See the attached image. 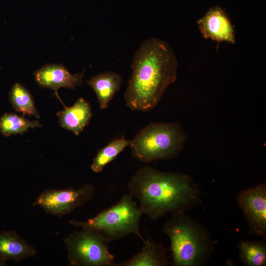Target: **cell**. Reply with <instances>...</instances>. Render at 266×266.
<instances>
[{"mask_svg":"<svg viewBox=\"0 0 266 266\" xmlns=\"http://www.w3.org/2000/svg\"><path fill=\"white\" fill-rule=\"evenodd\" d=\"M177 67L176 57L167 42L157 37L143 41L131 64L132 75L124 94L126 105L142 112L154 108L175 81Z\"/></svg>","mask_w":266,"mask_h":266,"instance_id":"1","label":"cell"},{"mask_svg":"<svg viewBox=\"0 0 266 266\" xmlns=\"http://www.w3.org/2000/svg\"><path fill=\"white\" fill-rule=\"evenodd\" d=\"M187 136L177 123L154 122L142 128L130 140L133 156L145 163L177 157Z\"/></svg>","mask_w":266,"mask_h":266,"instance_id":"4","label":"cell"},{"mask_svg":"<svg viewBox=\"0 0 266 266\" xmlns=\"http://www.w3.org/2000/svg\"><path fill=\"white\" fill-rule=\"evenodd\" d=\"M143 214L139 206L130 194H125L118 202L86 221L69 220L71 225L95 231L107 241H115L130 233L137 235L144 243L146 241L139 231Z\"/></svg>","mask_w":266,"mask_h":266,"instance_id":"5","label":"cell"},{"mask_svg":"<svg viewBox=\"0 0 266 266\" xmlns=\"http://www.w3.org/2000/svg\"><path fill=\"white\" fill-rule=\"evenodd\" d=\"M122 82V76L112 71L97 74L86 81L94 90L101 109L107 107L109 102L119 90Z\"/></svg>","mask_w":266,"mask_h":266,"instance_id":"13","label":"cell"},{"mask_svg":"<svg viewBox=\"0 0 266 266\" xmlns=\"http://www.w3.org/2000/svg\"><path fill=\"white\" fill-rule=\"evenodd\" d=\"M199 28L205 39L221 42L235 43L234 31L228 16L220 7L210 8L197 21Z\"/></svg>","mask_w":266,"mask_h":266,"instance_id":"10","label":"cell"},{"mask_svg":"<svg viewBox=\"0 0 266 266\" xmlns=\"http://www.w3.org/2000/svg\"><path fill=\"white\" fill-rule=\"evenodd\" d=\"M95 191L94 186L90 184H84L77 189H47L39 194L33 205L61 217L92 200Z\"/></svg>","mask_w":266,"mask_h":266,"instance_id":"7","label":"cell"},{"mask_svg":"<svg viewBox=\"0 0 266 266\" xmlns=\"http://www.w3.org/2000/svg\"><path fill=\"white\" fill-rule=\"evenodd\" d=\"M70 266H115V256L103 237L88 228L70 233L63 239Z\"/></svg>","mask_w":266,"mask_h":266,"instance_id":"6","label":"cell"},{"mask_svg":"<svg viewBox=\"0 0 266 266\" xmlns=\"http://www.w3.org/2000/svg\"><path fill=\"white\" fill-rule=\"evenodd\" d=\"M143 243L140 252L115 266H167L169 264L167 250L162 244L149 239Z\"/></svg>","mask_w":266,"mask_h":266,"instance_id":"14","label":"cell"},{"mask_svg":"<svg viewBox=\"0 0 266 266\" xmlns=\"http://www.w3.org/2000/svg\"><path fill=\"white\" fill-rule=\"evenodd\" d=\"M6 265V261L0 258V266H4Z\"/></svg>","mask_w":266,"mask_h":266,"instance_id":"19","label":"cell"},{"mask_svg":"<svg viewBox=\"0 0 266 266\" xmlns=\"http://www.w3.org/2000/svg\"><path fill=\"white\" fill-rule=\"evenodd\" d=\"M238 205L248 224V233L266 238V184L243 190L237 196Z\"/></svg>","mask_w":266,"mask_h":266,"instance_id":"8","label":"cell"},{"mask_svg":"<svg viewBox=\"0 0 266 266\" xmlns=\"http://www.w3.org/2000/svg\"><path fill=\"white\" fill-rule=\"evenodd\" d=\"M36 120H30L14 113H5L0 118V133L5 136L23 134L30 129L41 127Z\"/></svg>","mask_w":266,"mask_h":266,"instance_id":"16","label":"cell"},{"mask_svg":"<svg viewBox=\"0 0 266 266\" xmlns=\"http://www.w3.org/2000/svg\"><path fill=\"white\" fill-rule=\"evenodd\" d=\"M9 99L16 111L29 116L40 118L32 96L22 84L16 83L13 85L9 93Z\"/></svg>","mask_w":266,"mask_h":266,"instance_id":"17","label":"cell"},{"mask_svg":"<svg viewBox=\"0 0 266 266\" xmlns=\"http://www.w3.org/2000/svg\"><path fill=\"white\" fill-rule=\"evenodd\" d=\"M239 259L245 266H266V242L241 240L237 244Z\"/></svg>","mask_w":266,"mask_h":266,"instance_id":"15","label":"cell"},{"mask_svg":"<svg viewBox=\"0 0 266 266\" xmlns=\"http://www.w3.org/2000/svg\"><path fill=\"white\" fill-rule=\"evenodd\" d=\"M64 109L57 113L60 126L76 135H79L88 124L92 117L90 103L83 98H79L70 106L63 104Z\"/></svg>","mask_w":266,"mask_h":266,"instance_id":"12","label":"cell"},{"mask_svg":"<svg viewBox=\"0 0 266 266\" xmlns=\"http://www.w3.org/2000/svg\"><path fill=\"white\" fill-rule=\"evenodd\" d=\"M185 212L172 214L163 227L170 240L171 263L174 266H204L213 253V241L208 230Z\"/></svg>","mask_w":266,"mask_h":266,"instance_id":"3","label":"cell"},{"mask_svg":"<svg viewBox=\"0 0 266 266\" xmlns=\"http://www.w3.org/2000/svg\"><path fill=\"white\" fill-rule=\"evenodd\" d=\"M129 144L130 140L124 137L112 140L98 152L91 166L92 170L96 173L101 172L105 166L113 161Z\"/></svg>","mask_w":266,"mask_h":266,"instance_id":"18","label":"cell"},{"mask_svg":"<svg viewBox=\"0 0 266 266\" xmlns=\"http://www.w3.org/2000/svg\"><path fill=\"white\" fill-rule=\"evenodd\" d=\"M128 188L129 194L138 200L142 213L153 220L201 203L198 185L191 176L179 172L145 166L131 178Z\"/></svg>","mask_w":266,"mask_h":266,"instance_id":"2","label":"cell"},{"mask_svg":"<svg viewBox=\"0 0 266 266\" xmlns=\"http://www.w3.org/2000/svg\"><path fill=\"white\" fill-rule=\"evenodd\" d=\"M34 79L39 86L54 90L57 98L62 101L58 90L62 87L74 89L82 85L84 71L81 73L71 74L61 64H46L35 70Z\"/></svg>","mask_w":266,"mask_h":266,"instance_id":"9","label":"cell"},{"mask_svg":"<svg viewBox=\"0 0 266 266\" xmlns=\"http://www.w3.org/2000/svg\"><path fill=\"white\" fill-rule=\"evenodd\" d=\"M37 254L35 247L14 230L2 231L0 233V258L19 263Z\"/></svg>","mask_w":266,"mask_h":266,"instance_id":"11","label":"cell"}]
</instances>
